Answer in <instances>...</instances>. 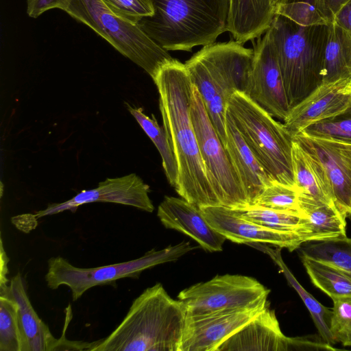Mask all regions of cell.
Returning a JSON list of instances; mask_svg holds the SVG:
<instances>
[{
  "mask_svg": "<svg viewBox=\"0 0 351 351\" xmlns=\"http://www.w3.org/2000/svg\"><path fill=\"white\" fill-rule=\"evenodd\" d=\"M268 31L291 109L324 82L329 25L304 26L275 14Z\"/></svg>",
  "mask_w": 351,
  "mask_h": 351,
  "instance_id": "obj_5",
  "label": "cell"
},
{
  "mask_svg": "<svg viewBox=\"0 0 351 351\" xmlns=\"http://www.w3.org/2000/svg\"><path fill=\"white\" fill-rule=\"evenodd\" d=\"M194 249L190 242L183 241L160 250L153 248L134 260L91 268L75 267L62 256L51 257L47 262L45 279L51 289L68 287L73 301H76L92 287L114 284L124 278H138L143 271L176 261Z\"/></svg>",
  "mask_w": 351,
  "mask_h": 351,
  "instance_id": "obj_8",
  "label": "cell"
},
{
  "mask_svg": "<svg viewBox=\"0 0 351 351\" xmlns=\"http://www.w3.org/2000/svg\"><path fill=\"white\" fill-rule=\"evenodd\" d=\"M273 117L284 120L289 106L274 46L268 29L254 45V58L244 93Z\"/></svg>",
  "mask_w": 351,
  "mask_h": 351,
  "instance_id": "obj_11",
  "label": "cell"
},
{
  "mask_svg": "<svg viewBox=\"0 0 351 351\" xmlns=\"http://www.w3.org/2000/svg\"><path fill=\"white\" fill-rule=\"evenodd\" d=\"M349 1L350 0H321V13L328 25L333 22L337 12Z\"/></svg>",
  "mask_w": 351,
  "mask_h": 351,
  "instance_id": "obj_38",
  "label": "cell"
},
{
  "mask_svg": "<svg viewBox=\"0 0 351 351\" xmlns=\"http://www.w3.org/2000/svg\"><path fill=\"white\" fill-rule=\"evenodd\" d=\"M300 193L297 186L272 182L263 190L254 205L280 210L300 211Z\"/></svg>",
  "mask_w": 351,
  "mask_h": 351,
  "instance_id": "obj_33",
  "label": "cell"
},
{
  "mask_svg": "<svg viewBox=\"0 0 351 351\" xmlns=\"http://www.w3.org/2000/svg\"><path fill=\"white\" fill-rule=\"evenodd\" d=\"M37 219L35 214L28 213L13 217L12 222L21 231L29 232L37 226Z\"/></svg>",
  "mask_w": 351,
  "mask_h": 351,
  "instance_id": "obj_40",
  "label": "cell"
},
{
  "mask_svg": "<svg viewBox=\"0 0 351 351\" xmlns=\"http://www.w3.org/2000/svg\"><path fill=\"white\" fill-rule=\"evenodd\" d=\"M346 90L349 93H351V80L348 83V84L346 85Z\"/></svg>",
  "mask_w": 351,
  "mask_h": 351,
  "instance_id": "obj_42",
  "label": "cell"
},
{
  "mask_svg": "<svg viewBox=\"0 0 351 351\" xmlns=\"http://www.w3.org/2000/svg\"><path fill=\"white\" fill-rule=\"evenodd\" d=\"M9 258L3 247V240L1 239L0 247V292L5 291L8 287V263Z\"/></svg>",
  "mask_w": 351,
  "mask_h": 351,
  "instance_id": "obj_41",
  "label": "cell"
},
{
  "mask_svg": "<svg viewBox=\"0 0 351 351\" xmlns=\"http://www.w3.org/2000/svg\"><path fill=\"white\" fill-rule=\"evenodd\" d=\"M127 106L131 114L159 152L167 179L174 188L178 180L177 163L164 128L160 127L154 114H152L151 118L143 112L141 108H133L128 104Z\"/></svg>",
  "mask_w": 351,
  "mask_h": 351,
  "instance_id": "obj_28",
  "label": "cell"
},
{
  "mask_svg": "<svg viewBox=\"0 0 351 351\" xmlns=\"http://www.w3.org/2000/svg\"><path fill=\"white\" fill-rule=\"evenodd\" d=\"M101 1L114 14L134 24L154 12L152 0Z\"/></svg>",
  "mask_w": 351,
  "mask_h": 351,
  "instance_id": "obj_35",
  "label": "cell"
},
{
  "mask_svg": "<svg viewBox=\"0 0 351 351\" xmlns=\"http://www.w3.org/2000/svg\"><path fill=\"white\" fill-rule=\"evenodd\" d=\"M292 163L300 193L329 204H335L332 187L320 162L293 140Z\"/></svg>",
  "mask_w": 351,
  "mask_h": 351,
  "instance_id": "obj_23",
  "label": "cell"
},
{
  "mask_svg": "<svg viewBox=\"0 0 351 351\" xmlns=\"http://www.w3.org/2000/svg\"><path fill=\"white\" fill-rule=\"evenodd\" d=\"M300 258L316 287L332 300L351 298V279L325 263L304 256Z\"/></svg>",
  "mask_w": 351,
  "mask_h": 351,
  "instance_id": "obj_29",
  "label": "cell"
},
{
  "mask_svg": "<svg viewBox=\"0 0 351 351\" xmlns=\"http://www.w3.org/2000/svg\"><path fill=\"white\" fill-rule=\"evenodd\" d=\"M329 31L324 58V82L351 80V34L334 22Z\"/></svg>",
  "mask_w": 351,
  "mask_h": 351,
  "instance_id": "obj_25",
  "label": "cell"
},
{
  "mask_svg": "<svg viewBox=\"0 0 351 351\" xmlns=\"http://www.w3.org/2000/svg\"><path fill=\"white\" fill-rule=\"evenodd\" d=\"M153 81L159 94L162 127L177 163L176 191L199 208L219 206L206 176L191 120L193 84L185 64L176 59L165 64Z\"/></svg>",
  "mask_w": 351,
  "mask_h": 351,
  "instance_id": "obj_1",
  "label": "cell"
},
{
  "mask_svg": "<svg viewBox=\"0 0 351 351\" xmlns=\"http://www.w3.org/2000/svg\"><path fill=\"white\" fill-rule=\"evenodd\" d=\"M149 186L136 173L122 177L106 178L92 189L82 190L71 199L49 204L36 212V217L56 215L63 211L75 212L83 204L93 202H109L130 206L152 213L154 206L149 196Z\"/></svg>",
  "mask_w": 351,
  "mask_h": 351,
  "instance_id": "obj_12",
  "label": "cell"
},
{
  "mask_svg": "<svg viewBox=\"0 0 351 351\" xmlns=\"http://www.w3.org/2000/svg\"><path fill=\"white\" fill-rule=\"evenodd\" d=\"M336 350L319 337L304 336L291 337L290 350Z\"/></svg>",
  "mask_w": 351,
  "mask_h": 351,
  "instance_id": "obj_37",
  "label": "cell"
},
{
  "mask_svg": "<svg viewBox=\"0 0 351 351\" xmlns=\"http://www.w3.org/2000/svg\"><path fill=\"white\" fill-rule=\"evenodd\" d=\"M253 58L254 50L230 40L204 45L184 64L224 147L227 105L234 93H245Z\"/></svg>",
  "mask_w": 351,
  "mask_h": 351,
  "instance_id": "obj_3",
  "label": "cell"
},
{
  "mask_svg": "<svg viewBox=\"0 0 351 351\" xmlns=\"http://www.w3.org/2000/svg\"><path fill=\"white\" fill-rule=\"evenodd\" d=\"M300 133L311 137L351 144V102L342 112L315 122Z\"/></svg>",
  "mask_w": 351,
  "mask_h": 351,
  "instance_id": "obj_31",
  "label": "cell"
},
{
  "mask_svg": "<svg viewBox=\"0 0 351 351\" xmlns=\"http://www.w3.org/2000/svg\"><path fill=\"white\" fill-rule=\"evenodd\" d=\"M72 0H27V14L29 17L37 18L43 12L59 8L66 11Z\"/></svg>",
  "mask_w": 351,
  "mask_h": 351,
  "instance_id": "obj_36",
  "label": "cell"
},
{
  "mask_svg": "<svg viewBox=\"0 0 351 351\" xmlns=\"http://www.w3.org/2000/svg\"><path fill=\"white\" fill-rule=\"evenodd\" d=\"M270 290L256 279L243 275H217L180 292L178 299L184 305L186 316L226 311L263 308Z\"/></svg>",
  "mask_w": 351,
  "mask_h": 351,
  "instance_id": "obj_10",
  "label": "cell"
},
{
  "mask_svg": "<svg viewBox=\"0 0 351 351\" xmlns=\"http://www.w3.org/2000/svg\"><path fill=\"white\" fill-rule=\"evenodd\" d=\"M234 210L247 220L274 230L298 233L305 240L304 232L307 221L301 210H280L256 205Z\"/></svg>",
  "mask_w": 351,
  "mask_h": 351,
  "instance_id": "obj_27",
  "label": "cell"
},
{
  "mask_svg": "<svg viewBox=\"0 0 351 351\" xmlns=\"http://www.w3.org/2000/svg\"><path fill=\"white\" fill-rule=\"evenodd\" d=\"M186 317L184 304L161 283L145 289L118 326L88 351H180Z\"/></svg>",
  "mask_w": 351,
  "mask_h": 351,
  "instance_id": "obj_2",
  "label": "cell"
},
{
  "mask_svg": "<svg viewBox=\"0 0 351 351\" xmlns=\"http://www.w3.org/2000/svg\"><path fill=\"white\" fill-rule=\"evenodd\" d=\"M18 311L10 295L0 293V351H23Z\"/></svg>",
  "mask_w": 351,
  "mask_h": 351,
  "instance_id": "obj_30",
  "label": "cell"
},
{
  "mask_svg": "<svg viewBox=\"0 0 351 351\" xmlns=\"http://www.w3.org/2000/svg\"><path fill=\"white\" fill-rule=\"evenodd\" d=\"M154 14L137 25L167 51H191L227 31L230 0H152Z\"/></svg>",
  "mask_w": 351,
  "mask_h": 351,
  "instance_id": "obj_4",
  "label": "cell"
},
{
  "mask_svg": "<svg viewBox=\"0 0 351 351\" xmlns=\"http://www.w3.org/2000/svg\"><path fill=\"white\" fill-rule=\"evenodd\" d=\"M350 241H351V238H350Z\"/></svg>",
  "mask_w": 351,
  "mask_h": 351,
  "instance_id": "obj_44",
  "label": "cell"
},
{
  "mask_svg": "<svg viewBox=\"0 0 351 351\" xmlns=\"http://www.w3.org/2000/svg\"><path fill=\"white\" fill-rule=\"evenodd\" d=\"M272 0H230L227 31L243 44L269 28L274 16Z\"/></svg>",
  "mask_w": 351,
  "mask_h": 351,
  "instance_id": "obj_21",
  "label": "cell"
},
{
  "mask_svg": "<svg viewBox=\"0 0 351 351\" xmlns=\"http://www.w3.org/2000/svg\"><path fill=\"white\" fill-rule=\"evenodd\" d=\"M278 0H272L273 1V4H274V7L275 6V5L276 4V3L278 2Z\"/></svg>",
  "mask_w": 351,
  "mask_h": 351,
  "instance_id": "obj_43",
  "label": "cell"
},
{
  "mask_svg": "<svg viewBox=\"0 0 351 351\" xmlns=\"http://www.w3.org/2000/svg\"><path fill=\"white\" fill-rule=\"evenodd\" d=\"M330 330L335 341L351 347V298L332 300Z\"/></svg>",
  "mask_w": 351,
  "mask_h": 351,
  "instance_id": "obj_34",
  "label": "cell"
},
{
  "mask_svg": "<svg viewBox=\"0 0 351 351\" xmlns=\"http://www.w3.org/2000/svg\"><path fill=\"white\" fill-rule=\"evenodd\" d=\"M66 13L106 40L152 78L174 60L137 25L114 14L101 0H72Z\"/></svg>",
  "mask_w": 351,
  "mask_h": 351,
  "instance_id": "obj_7",
  "label": "cell"
},
{
  "mask_svg": "<svg viewBox=\"0 0 351 351\" xmlns=\"http://www.w3.org/2000/svg\"><path fill=\"white\" fill-rule=\"evenodd\" d=\"M322 165L330 181L337 208L351 217V144L308 136L293 137Z\"/></svg>",
  "mask_w": 351,
  "mask_h": 351,
  "instance_id": "obj_14",
  "label": "cell"
},
{
  "mask_svg": "<svg viewBox=\"0 0 351 351\" xmlns=\"http://www.w3.org/2000/svg\"><path fill=\"white\" fill-rule=\"evenodd\" d=\"M298 249L300 256L325 263L351 279L350 238L304 242Z\"/></svg>",
  "mask_w": 351,
  "mask_h": 351,
  "instance_id": "obj_26",
  "label": "cell"
},
{
  "mask_svg": "<svg viewBox=\"0 0 351 351\" xmlns=\"http://www.w3.org/2000/svg\"><path fill=\"white\" fill-rule=\"evenodd\" d=\"M263 308L186 316L180 351H215L221 342Z\"/></svg>",
  "mask_w": 351,
  "mask_h": 351,
  "instance_id": "obj_15",
  "label": "cell"
},
{
  "mask_svg": "<svg viewBox=\"0 0 351 351\" xmlns=\"http://www.w3.org/2000/svg\"><path fill=\"white\" fill-rule=\"evenodd\" d=\"M248 245L254 247L268 254L283 273L287 282L298 293L304 305L308 310L321 338L332 346L336 343L330 330V321L332 310L322 305L310 294L298 281L287 265L282 255L281 247H270L265 243H252Z\"/></svg>",
  "mask_w": 351,
  "mask_h": 351,
  "instance_id": "obj_24",
  "label": "cell"
},
{
  "mask_svg": "<svg viewBox=\"0 0 351 351\" xmlns=\"http://www.w3.org/2000/svg\"><path fill=\"white\" fill-rule=\"evenodd\" d=\"M191 116L206 176L219 206L232 209L250 206L228 153L195 85L193 86Z\"/></svg>",
  "mask_w": 351,
  "mask_h": 351,
  "instance_id": "obj_9",
  "label": "cell"
},
{
  "mask_svg": "<svg viewBox=\"0 0 351 351\" xmlns=\"http://www.w3.org/2000/svg\"><path fill=\"white\" fill-rule=\"evenodd\" d=\"M226 112L269 179L297 186L292 163L293 138L284 125L241 92L231 96Z\"/></svg>",
  "mask_w": 351,
  "mask_h": 351,
  "instance_id": "obj_6",
  "label": "cell"
},
{
  "mask_svg": "<svg viewBox=\"0 0 351 351\" xmlns=\"http://www.w3.org/2000/svg\"><path fill=\"white\" fill-rule=\"evenodd\" d=\"M291 339L282 333L274 311L267 305L215 351H290Z\"/></svg>",
  "mask_w": 351,
  "mask_h": 351,
  "instance_id": "obj_18",
  "label": "cell"
},
{
  "mask_svg": "<svg viewBox=\"0 0 351 351\" xmlns=\"http://www.w3.org/2000/svg\"><path fill=\"white\" fill-rule=\"evenodd\" d=\"M162 225L191 237L204 250L221 252L226 238L207 221L200 208L183 198L165 196L158 207Z\"/></svg>",
  "mask_w": 351,
  "mask_h": 351,
  "instance_id": "obj_16",
  "label": "cell"
},
{
  "mask_svg": "<svg viewBox=\"0 0 351 351\" xmlns=\"http://www.w3.org/2000/svg\"><path fill=\"white\" fill-rule=\"evenodd\" d=\"M274 14L304 26L328 25L321 13V0H278Z\"/></svg>",
  "mask_w": 351,
  "mask_h": 351,
  "instance_id": "obj_32",
  "label": "cell"
},
{
  "mask_svg": "<svg viewBox=\"0 0 351 351\" xmlns=\"http://www.w3.org/2000/svg\"><path fill=\"white\" fill-rule=\"evenodd\" d=\"M333 22L351 34V0L340 8Z\"/></svg>",
  "mask_w": 351,
  "mask_h": 351,
  "instance_id": "obj_39",
  "label": "cell"
},
{
  "mask_svg": "<svg viewBox=\"0 0 351 351\" xmlns=\"http://www.w3.org/2000/svg\"><path fill=\"white\" fill-rule=\"evenodd\" d=\"M350 81L323 83L292 108L283 123L292 138L315 122L344 110L351 102V93L346 90Z\"/></svg>",
  "mask_w": 351,
  "mask_h": 351,
  "instance_id": "obj_17",
  "label": "cell"
},
{
  "mask_svg": "<svg viewBox=\"0 0 351 351\" xmlns=\"http://www.w3.org/2000/svg\"><path fill=\"white\" fill-rule=\"evenodd\" d=\"M299 206L305 215V242L346 237V217L335 204L317 201L300 193Z\"/></svg>",
  "mask_w": 351,
  "mask_h": 351,
  "instance_id": "obj_22",
  "label": "cell"
},
{
  "mask_svg": "<svg viewBox=\"0 0 351 351\" xmlns=\"http://www.w3.org/2000/svg\"><path fill=\"white\" fill-rule=\"evenodd\" d=\"M199 208L210 225L226 239L234 243L271 244L292 252L305 242L304 237L298 233L263 226L242 217L232 208L221 206Z\"/></svg>",
  "mask_w": 351,
  "mask_h": 351,
  "instance_id": "obj_13",
  "label": "cell"
},
{
  "mask_svg": "<svg viewBox=\"0 0 351 351\" xmlns=\"http://www.w3.org/2000/svg\"><path fill=\"white\" fill-rule=\"evenodd\" d=\"M1 293H7L18 304L23 351L62 350V340L52 335L48 326L39 317L32 305L20 274L12 278L8 288Z\"/></svg>",
  "mask_w": 351,
  "mask_h": 351,
  "instance_id": "obj_19",
  "label": "cell"
},
{
  "mask_svg": "<svg viewBox=\"0 0 351 351\" xmlns=\"http://www.w3.org/2000/svg\"><path fill=\"white\" fill-rule=\"evenodd\" d=\"M226 134L225 147L247 200L250 206L254 205L263 190L272 181L267 177L227 112Z\"/></svg>",
  "mask_w": 351,
  "mask_h": 351,
  "instance_id": "obj_20",
  "label": "cell"
}]
</instances>
